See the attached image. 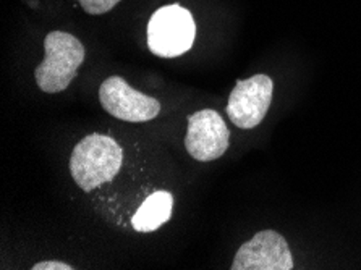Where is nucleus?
Wrapping results in <instances>:
<instances>
[{
  "instance_id": "nucleus-1",
  "label": "nucleus",
  "mask_w": 361,
  "mask_h": 270,
  "mask_svg": "<svg viewBox=\"0 0 361 270\" xmlns=\"http://www.w3.org/2000/svg\"><path fill=\"white\" fill-rule=\"evenodd\" d=\"M123 164V149L111 136L92 133L73 147L70 173L85 192L116 178Z\"/></svg>"
},
{
  "instance_id": "nucleus-2",
  "label": "nucleus",
  "mask_w": 361,
  "mask_h": 270,
  "mask_svg": "<svg viewBox=\"0 0 361 270\" xmlns=\"http://www.w3.org/2000/svg\"><path fill=\"white\" fill-rule=\"evenodd\" d=\"M44 49L46 57L35 70L36 85L42 92L57 94L67 90L75 80L76 71L85 62V47L73 35L52 31L44 39Z\"/></svg>"
},
{
  "instance_id": "nucleus-3",
  "label": "nucleus",
  "mask_w": 361,
  "mask_h": 270,
  "mask_svg": "<svg viewBox=\"0 0 361 270\" xmlns=\"http://www.w3.org/2000/svg\"><path fill=\"white\" fill-rule=\"evenodd\" d=\"M193 16L180 5H167L151 16L147 25V46L157 57L172 59L188 52L195 42Z\"/></svg>"
},
{
  "instance_id": "nucleus-4",
  "label": "nucleus",
  "mask_w": 361,
  "mask_h": 270,
  "mask_svg": "<svg viewBox=\"0 0 361 270\" xmlns=\"http://www.w3.org/2000/svg\"><path fill=\"white\" fill-rule=\"evenodd\" d=\"M102 109L114 118L128 123L154 120L161 112V102L131 87L122 76H109L99 86Z\"/></svg>"
},
{
  "instance_id": "nucleus-5",
  "label": "nucleus",
  "mask_w": 361,
  "mask_h": 270,
  "mask_svg": "<svg viewBox=\"0 0 361 270\" xmlns=\"http://www.w3.org/2000/svg\"><path fill=\"white\" fill-rule=\"evenodd\" d=\"M274 82L267 75H255L237 81L228 96L226 112L231 122L243 130H253L264 120L272 102Z\"/></svg>"
},
{
  "instance_id": "nucleus-6",
  "label": "nucleus",
  "mask_w": 361,
  "mask_h": 270,
  "mask_svg": "<svg viewBox=\"0 0 361 270\" xmlns=\"http://www.w3.org/2000/svg\"><path fill=\"white\" fill-rule=\"evenodd\" d=\"M228 145H231V131L216 110L204 109L188 115L185 149L195 161H217L226 154Z\"/></svg>"
},
{
  "instance_id": "nucleus-7",
  "label": "nucleus",
  "mask_w": 361,
  "mask_h": 270,
  "mask_svg": "<svg viewBox=\"0 0 361 270\" xmlns=\"http://www.w3.org/2000/svg\"><path fill=\"white\" fill-rule=\"evenodd\" d=\"M232 270H292L293 257L286 238L274 230H262L240 246Z\"/></svg>"
},
{
  "instance_id": "nucleus-8",
  "label": "nucleus",
  "mask_w": 361,
  "mask_h": 270,
  "mask_svg": "<svg viewBox=\"0 0 361 270\" xmlns=\"http://www.w3.org/2000/svg\"><path fill=\"white\" fill-rule=\"evenodd\" d=\"M173 197L167 191H157L147 197L131 219V225L140 233H149L169 222L172 216Z\"/></svg>"
},
{
  "instance_id": "nucleus-9",
  "label": "nucleus",
  "mask_w": 361,
  "mask_h": 270,
  "mask_svg": "<svg viewBox=\"0 0 361 270\" xmlns=\"http://www.w3.org/2000/svg\"><path fill=\"white\" fill-rule=\"evenodd\" d=\"M120 0H78L81 8L90 15H104L116 7Z\"/></svg>"
},
{
  "instance_id": "nucleus-10",
  "label": "nucleus",
  "mask_w": 361,
  "mask_h": 270,
  "mask_svg": "<svg viewBox=\"0 0 361 270\" xmlns=\"http://www.w3.org/2000/svg\"><path fill=\"white\" fill-rule=\"evenodd\" d=\"M31 269L32 270H73L75 267L60 261H42V262L35 264Z\"/></svg>"
}]
</instances>
